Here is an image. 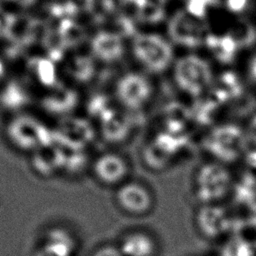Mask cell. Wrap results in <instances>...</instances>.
<instances>
[{
    "instance_id": "obj_1",
    "label": "cell",
    "mask_w": 256,
    "mask_h": 256,
    "mask_svg": "<svg viewBox=\"0 0 256 256\" xmlns=\"http://www.w3.org/2000/svg\"><path fill=\"white\" fill-rule=\"evenodd\" d=\"M131 49L138 63L151 73L166 71L174 60L171 42L156 33H136L132 37Z\"/></svg>"
},
{
    "instance_id": "obj_2",
    "label": "cell",
    "mask_w": 256,
    "mask_h": 256,
    "mask_svg": "<svg viewBox=\"0 0 256 256\" xmlns=\"http://www.w3.org/2000/svg\"><path fill=\"white\" fill-rule=\"evenodd\" d=\"M173 78L180 90L197 97L210 89L215 77L206 59L196 54H187L174 62Z\"/></svg>"
},
{
    "instance_id": "obj_3",
    "label": "cell",
    "mask_w": 256,
    "mask_h": 256,
    "mask_svg": "<svg viewBox=\"0 0 256 256\" xmlns=\"http://www.w3.org/2000/svg\"><path fill=\"white\" fill-rule=\"evenodd\" d=\"M167 33L170 42L187 49H196L205 46L210 32L204 20L194 17L184 9L171 15L167 23Z\"/></svg>"
},
{
    "instance_id": "obj_4",
    "label": "cell",
    "mask_w": 256,
    "mask_h": 256,
    "mask_svg": "<svg viewBox=\"0 0 256 256\" xmlns=\"http://www.w3.org/2000/svg\"><path fill=\"white\" fill-rule=\"evenodd\" d=\"M153 87L150 80L141 73L127 72L122 74L114 84V95L125 108L136 111L150 100Z\"/></svg>"
},
{
    "instance_id": "obj_5",
    "label": "cell",
    "mask_w": 256,
    "mask_h": 256,
    "mask_svg": "<svg viewBox=\"0 0 256 256\" xmlns=\"http://www.w3.org/2000/svg\"><path fill=\"white\" fill-rule=\"evenodd\" d=\"M8 137L20 148L34 149L46 146L49 131L36 117L24 112L15 114L7 127Z\"/></svg>"
},
{
    "instance_id": "obj_6",
    "label": "cell",
    "mask_w": 256,
    "mask_h": 256,
    "mask_svg": "<svg viewBox=\"0 0 256 256\" xmlns=\"http://www.w3.org/2000/svg\"><path fill=\"white\" fill-rule=\"evenodd\" d=\"M115 199L122 211L141 216L149 213L154 206V196L148 186L139 181H125L118 186Z\"/></svg>"
},
{
    "instance_id": "obj_7",
    "label": "cell",
    "mask_w": 256,
    "mask_h": 256,
    "mask_svg": "<svg viewBox=\"0 0 256 256\" xmlns=\"http://www.w3.org/2000/svg\"><path fill=\"white\" fill-rule=\"evenodd\" d=\"M88 52L98 62L111 65L119 62L125 53L123 36L112 29L95 32L88 41Z\"/></svg>"
},
{
    "instance_id": "obj_8",
    "label": "cell",
    "mask_w": 256,
    "mask_h": 256,
    "mask_svg": "<svg viewBox=\"0 0 256 256\" xmlns=\"http://www.w3.org/2000/svg\"><path fill=\"white\" fill-rule=\"evenodd\" d=\"M93 172L101 183L107 186H119L127 181L129 163L119 153L105 152L95 159Z\"/></svg>"
},
{
    "instance_id": "obj_9",
    "label": "cell",
    "mask_w": 256,
    "mask_h": 256,
    "mask_svg": "<svg viewBox=\"0 0 256 256\" xmlns=\"http://www.w3.org/2000/svg\"><path fill=\"white\" fill-rule=\"evenodd\" d=\"M32 99L31 88L23 78L8 76L0 83V107L11 113H22Z\"/></svg>"
},
{
    "instance_id": "obj_10",
    "label": "cell",
    "mask_w": 256,
    "mask_h": 256,
    "mask_svg": "<svg viewBox=\"0 0 256 256\" xmlns=\"http://www.w3.org/2000/svg\"><path fill=\"white\" fill-rule=\"evenodd\" d=\"M97 61L88 52L64 58L63 65H60L63 80L76 88L78 83L90 82L97 72Z\"/></svg>"
},
{
    "instance_id": "obj_11",
    "label": "cell",
    "mask_w": 256,
    "mask_h": 256,
    "mask_svg": "<svg viewBox=\"0 0 256 256\" xmlns=\"http://www.w3.org/2000/svg\"><path fill=\"white\" fill-rule=\"evenodd\" d=\"M43 106L55 115H66L77 105L79 96L77 88L65 81L44 91Z\"/></svg>"
},
{
    "instance_id": "obj_12",
    "label": "cell",
    "mask_w": 256,
    "mask_h": 256,
    "mask_svg": "<svg viewBox=\"0 0 256 256\" xmlns=\"http://www.w3.org/2000/svg\"><path fill=\"white\" fill-rule=\"evenodd\" d=\"M118 246L124 256H156L159 249L154 235L143 229L125 233Z\"/></svg>"
},
{
    "instance_id": "obj_13",
    "label": "cell",
    "mask_w": 256,
    "mask_h": 256,
    "mask_svg": "<svg viewBox=\"0 0 256 256\" xmlns=\"http://www.w3.org/2000/svg\"><path fill=\"white\" fill-rule=\"evenodd\" d=\"M76 242L70 232L63 228L51 229L36 249L34 256H73Z\"/></svg>"
},
{
    "instance_id": "obj_14",
    "label": "cell",
    "mask_w": 256,
    "mask_h": 256,
    "mask_svg": "<svg viewBox=\"0 0 256 256\" xmlns=\"http://www.w3.org/2000/svg\"><path fill=\"white\" fill-rule=\"evenodd\" d=\"M197 225L203 235L215 238L227 231L229 217L223 208L207 205L200 209L197 215Z\"/></svg>"
},
{
    "instance_id": "obj_15",
    "label": "cell",
    "mask_w": 256,
    "mask_h": 256,
    "mask_svg": "<svg viewBox=\"0 0 256 256\" xmlns=\"http://www.w3.org/2000/svg\"><path fill=\"white\" fill-rule=\"evenodd\" d=\"M198 188L200 193H207L205 198H219L229 184L227 172L216 165H207L198 173Z\"/></svg>"
},
{
    "instance_id": "obj_16",
    "label": "cell",
    "mask_w": 256,
    "mask_h": 256,
    "mask_svg": "<svg viewBox=\"0 0 256 256\" xmlns=\"http://www.w3.org/2000/svg\"><path fill=\"white\" fill-rule=\"evenodd\" d=\"M242 89V82L237 74L233 71H224L214 78L209 91L212 100L219 103L238 97Z\"/></svg>"
},
{
    "instance_id": "obj_17",
    "label": "cell",
    "mask_w": 256,
    "mask_h": 256,
    "mask_svg": "<svg viewBox=\"0 0 256 256\" xmlns=\"http://www.w3.org/2000/svg\"><path fill=\"white\" fill-rule=\"evenodd\" d=\"M205 46L211 54L223 64L231 63L240 49L235 39L229 33L223 35L209 33L205 41Z\"/></svg>"
},
{
    "instance_id": "obj_18",
    "label": "cell",
    "mask_w": 256,
    "mask_h": 256,
    "mask_svg": "<svg viewBox=\"0 0 256 256\" xmlns=\"http://www.w3.org/2000/svg\"><path fill=\"white\" fill-rule=\"evenodd\" d=\"M229 34L235 39L239 48L250 45L256 37L253 26L244 20L238 21L233 29L229 32Z\"/></svg>"
},
{
    "instance_id": "obj_19",
    "label": "cell",
    "mask_w": 256,
    "mask_h": 256,
    "mask_svg": "<svg viewBox=\"0 0 256 256\" xmlns=\"http://www.w3.org/2000/svg\"><path fill=\"white\" fill-rule=\"evenodd\" d=\"M219 0H186L185 10L196 18L204 20Z\"/></svg>"
},
{
    "instance_id": "obj_20",
    "label": "cell",
    "mask_w": 256,
    "mask_h": 256,
    "mask_svg": "<svg viewBox=\"0 0 256 256\" xmlns=\"http://www.w3.org/2000/svg\"><path fill=\"white\" fill-rule=\"evenodd\" d=\"M231 256H256V242L249 240L239 241L233 247Z\"/></svg>"
},
{
    "instance_id": "obj_21",
    "label": "cell",
    "mask_w": 256,
    "mask_h": 256,
    "mask_svg": "<svg viewBox=\"0 0 256 256\" xmlns=\"http://www.w3.org/2000/svg\"><path fill=\"white\" fill-rule=\"evenodd\" d=\"M0 2L9 6L10 9H14L15 12H26L38 4L40 0H0Z\"/></svg>"
},
{
    "instance_id": "obj_22",
    "label": "cell",
    "mask_w": 256,
    "mask_h": 256,
    "mask_svg": "<svg viewBox=\"0 0 256 256\" xmlns=\"http://www.w3.org/2000/svg\"><path fill=\"white\" fill-rule=\"evenodd\" d=\"M91 256H124L118 245L106 244L97 248Z\"/></svg>"
},
{
    "instance_id": "obj_23",
    "label": "cell",
    "mask_w": 256,
    "mask_h": 256,
    "mask_svg": "<svg viewBox=\"0 0 256 256\" xmlns=\"http://www.w3.org/2000/svg\"><path fill=\"white\" fill-rule=\"evenodd\" d=\"M249 2L250 0H225L226 8L232 13L243 12L247 8Z\"/></svg>"
},
{
    "instance_id": "obj_24",
    "label": "cell",
    "mask_w": 256,
    "mask_h": 256,
    "mask_svg": "<svg viewBox=\"0 0 256 256\" xmlns=\"http://www.w3.org/2000/svg\"><path fill=\"white\" fill-rule=\"evenodd\" d=\"M249 132H250V136L253 137L256 140V116H254L250 122L249 125Z\"/></svg>"
},
{
    "instance_id": "obj_25",
    "label": "cell",
    "mask_w": 256,
    "mask_h": 256,
    "mask_svg": "<svg viewBox=\"0 0 256 256\" xmlns=\"http://www.w3.org/2000/svg\"><path fill=\"white\" fill-rule=\"evenodd\" d=\"M249 218H250L251 225H253L252 227H254L256 229V209L251 211V213L249 214Z\"/></svg>"
}]
</instances>
